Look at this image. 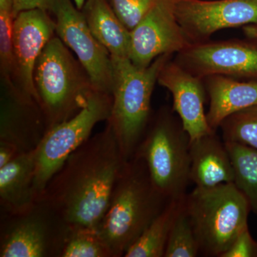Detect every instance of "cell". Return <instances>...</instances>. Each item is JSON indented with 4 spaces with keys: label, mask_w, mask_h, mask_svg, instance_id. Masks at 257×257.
Returning <instances> with one entry per match:
<instances>
[{
    "label": "cell",
    "mask_w": 257,
    "mask_h": 257,
    "mask_svg": "<svg viewBox=\"0 0 257 257\" xmlns=\"http://www.w3.org/2000/svg\"><path fill=\"white\" fill-rule=\"evenodd\" d=\"M243 31L248 38L257 41V24L245 25L243 26Z\"/></svg>",
    "instance_id": "f546056e"
},
{
    "label": "cell",
    "mask_w": 257,
    "mask_h": 257,
    "mask_svg": "<svg viewBox=\"0 0 257 257\" xmlns=\"http://www.w3.org/2000/svg\"><path fill=\"white\" fill-rule=\"evenodd\" d=\"M34 83L48 130L73 117L96 91L82 64L57 36L37 59Z\"/></svg>",
    "instance_id": "277c9868"
},
{
    "label": "cell",
    "mask_w": 257,
    "mask_h": 257,
    "mask_svg": "<svg viewBox=\"0 0 257 257\" xmlns=\"http://www.w3.org/2000/svg\"><path fill=\"white\" fill-rule=\"evenodd\" d=\"M184 207L204 256L221 257L248 228L249 205L234 183L187 193Z\"/></svg>",
    "instance_id": "8992f818"
},
{
    "label": "cell",
    "mask_w": 257,
    "mask_h": 257,
    "mask_svg": "<svg viewBox=\"0 0 257 257\" xmlns=\"http://www.w3.org/2000/svg\"><path fill=\"white\" fill-rule=\"evenodd\" d=\"M81 12L92 35L111 57L130 58V31L118 18L109 0H87Z\"/></svg>",
    "instance_id": "d6986e66"
},
{
    "label": "cell",
    "mask_w": 257,
    "mask_h": 257,
    "mask_svg": "<svg viewBox=\"0 0 257 257\" xmlns=\"http://www.w3.org/2000/svg\"><path fill=\"white\" fill-rule=\"evenodd\" d=\"M56 33L77 55L96 91L111 94L113 66L110 54L98 41L88 27L81 10L71 0H55Z\"/></svg>",
    "instance_id": "9c48e42d"
},
{
    "label": "cell",
    "mask_w": 257,
    "mask_h": 257,
    "mask_svg": "<svg viewBox=\"0 0 257 257\" xmlns=\"http://www.w3.org/2000/svg\"><path fill=\"white\" fill-rule=\"evenodd\" d=\"M169 202L155 188L142 159L126 161L97 227L113 257L124 256Z\"/></svg>",
    "instance_id": "7a4b0ae2"
},
{
    "label": "cell",
    "mask_w": 257,
    "mask_h": 257,
    "mask_svg": "<svg viewBox=\"0 0 257 257\" xmlns=\"http://www.w3.org/2000/svg\"><path fill=\"white\" fill-rule=\"evenodd\" d=\"M224 143L234 167V184L257 215V150L238 143Z\"/></svg>",
    "instance_id": "44dd1931"
},
{
    "label": "cell",
    "mask_w": 257,
    "mask_h": 257,
    "mask_svg": "<svg viewBox=\"0 0 257 257\" xmlns=\"http://www.w3.org/2000/svg\"><path fill=\"white\" fill-rule=\"evenodd\" d=\"M172 55H163L146 68L130 58L111 57L112 106L106 122L112 127L123 157L133 158L151 120L152 93L161 69Z\"/></svg>",
    "instance_id": "3957f363"
},
{
    "label": "cell",
    "mask_w": 257,
    "mask_h": 257,
    "mask_svg": "<svg viewBox=\"0 0 257 257\" xmlns=\"http://www.w3.org/2000/svg\"><path fill=\"white\" fill-rule=\"evenodd\" d=\"M190 179L196 187L210 188L234 183L231 157L216 132L190 141Z\"/></svg>",
    "instance_id": "2e32d148"
},
{
    "label": "cell",
    "mask_w": 257,
    "mask_h": 257,
    "mask_svg": "<svg viewBox=\"0 0 257 257\" xmlns=\"http://www.w3.org/2000/svg\"><path fill=\"white\" fill-rule=\"evenodd\" d=\"M223 140L257 150V105L231 115L221 123Z\"/></svg>",
    "instance_id": "cb8c5ba5"
},
{
    "label": "cell",
    "mask_w": 257,
    "mask_h": 257,
    "mask_svg": "<svg viewBox=\"0 0 257 257\" xmlns=\"http://www.w3.org/2000/svg\"><path fill=\"white\" fill-rule=\"evenodd\" d=\"M21 155L23 154L13 145L0 143V168L5 167Z\"/></svg>",
    "instance_id": "f1b7e54d"
},
{
    "label": "cell",
    "mask_w": 257,
    "mask_h": 257,
    "mask_svg": "<svg viewBox=\"0 0 257 257\" xmlns=\"http://www.w3.org/2000/svg\"><path fill=\"white\" fill-rule=\"evenodd\" d=\"M172 111L162 108L150 120L134 155L145 162L155 188L170 201L184 199L191 182L190 138Z\"/></svg>",
    "instance_id": "5b68a950"
},
{
    "label": "cell",
    "mask_w": 257,
    "mask_h": 257,
    "mask_svg": "<svg viewBox=\"0 0 257 257\" xmlns=\"http://www.w3.org/2000/svg\"><path fill=\"white\" fill-rule=\"evenodd\" d=\"M61 257H113L96 228L70 227Z\"/></svg>",
    "instance_id": "7402d4cb"
},
{
    "label": "cell",
    "mask_w": 257,
    "mask_h": 257,
    "mask_svg": "<svg viewBox=\"0 0 257 257\" xmlns=\"http://www.w3.org/2000/svg\"><path fill=\"white\" fill-rule=\"evenodd\" d=\"M126 160L111 125L72 152L41 195L70 227L96 228Z\"/></svg>",
    "instance_id": "6da1fadb"
},
{
    "label": "cell",
    "mask_w": 257,
    "mask_h": 257,
    "mask_svg": "<svg viewBox=\"0 0 257 257\" xmlns=\"http://www.w3.org/2000/svg\"><path fill=\"white\" fill-rule=\"evenodd\" d=\"M13 7H0V77L13 79Z\"/></svg>",
    "instance_id": "d4e9b609"
},
{
    "label": "cell",
    "mask_w": 257,
    "mask_h": 257,
    "mask_svg": "<svg viewBox=\"0 0 257 257\" xmlns=\"http://www.w3.org/2000/svg\"><path fill=\"white\" fill-rule=\"evenodd\" d=\"M35 169V150L20 155L0 168V214H19L33 205L37 200Z\"/></svg>",
    "instance_id": "ac0fdd59"
},
{
    "label": "cell",
    "mask_w": 257,
    "mask_h": 257,
    "mask_svg": "<svg viewBox=\"0 0 257 257\" xmlns=\"http://www.w3.org/2000/svg\"><path fill=\"white\" fill-rule=\"evenodd\" d=\"M157 0H109L118 18L130 31L133 30Z\"/></svg>",
    "instance_id": "484cf974"
},
{
    "label": "cell",
    "mask_w": 257,
    "mask_h": 257,
    "mask_svg": "<svg viewBox=\"0 0 257 257\" xmlns=\"http://www.w3.org/2000/svg\"><path fill=\"white\" fill-rule=\"evenodd\" d=\"M200 254L199 243L184 207V201L183 206L172 225L165 257H196Z\"/></svg>",
    "instance_id": "603a6c76"
},
{
    "label": "cell",
    "mask_w": 257,
    "mask_h": 257,
    "mask_svg": "<svg viewBox=\"0 0 257 257\" xmlns=\"http://www.w3.org/2000/svg\"><path fill=\"white\" fill-rule=\"evenodd\" d=\"M112 96L94 91L85 106L73 117L47 130L35 150V188L37 199L69 155L90 138L96 124L110 116Z\"/></svg>",
    "instance_id": "ba28073f"
},
{
    "label": "cell",
    "mask_w": 257,
    "mask_h": 257,
    "mask_svg": "<svg viewBox=\"0 0 257 257\" xmlns=\"http://www.w3.org/2000/svg\"><path fill=\"white\" fill-rule=\"evenodd\" d=\"M176 15L191 43L223 29L257 24V0H177Z\"/></svg>",
    "instance_id": "7c38bea8"
},
{
    "label": "cell",
    "mask_w": 257,
    "mask_h": 257,
    "mask_svg": "<svg viewBox=\"0 0 257 257\" xmlns=\"http://www.w3.org/2000/svg\"><path fill=\"white\" fill-rule=\"evenodd\" d=\"M204 79L189 72L172 58L159 74L157 82L173 98L172 111L177 113L190 141L214 133L204 111L206 89Z\"/></svg>",
    "instance_id": "9a60e30c"
},
{
    "label": "cell",
    "mask_w": 257,
    "mask_h": 257,
    "mask_svg": "<svg viewBox=\"0 0 257 257\" xmlns=\"http://www.w3.org/2000/svg\"><path fill=\"white\" fill-rule=\"evenodd\" d=\"M175 61L203 79L222 75L257 80V42L233 40L191 44L177 53Z\"/></svg>",
    "instance_id": "8fae6325"
},
{
    "label": "cell",
    "mask_w": 257,
    "mask_h": 257,
    "mask_svg": "<svg viewBox=\"0 0 257 257\" xmlns=\"http://www.w3.org/2000/svg\"><path fill=\"white\" fill-rule=\"evenodd\" d=\"M204 80L209 99L207 121L214 131L231 115L257 105V80L242 82L222 75Z\"/></svg>",
    "instance_id": "e0dca14e"
},
{
    "label": "cell",
    "mask_w": 257,
    "mask_h": 257,
    "mask_svg": "<svg viewBox=\"0 0 257 257\" xmlns=\"http://www.w3.org/2000/svg\"><path fill=\"white\" fill-rule=\"evenodd\" d=\"M221 257H257V241L249 232L243 230Z\"/></svg>",
    "instance_id": "4316f807"
},
{
    "label": "cell",
    "mask_w": 257,
    "mask_h": 257,
    "mask_svg": "<svg viewBox=\"0 0 257 257\" xmlns=\"http://www.w3.org/2000/svg\"><path fill=\"white\" fill-rule=\"evenodd\" d=\"M73 1L74 5L77 7V9L81 10L87 0H73Z\"/></svg>",
    "instance_id": "4dcf8cb0"
},
{
    "label": "cell",
    "mask_w": 257,
    "mask_h": 257,
    "mask_svg": "<svg viewBox=\"0 0 257 257\" xmlns=\"http://www.w3.org/2000/svg\"><path fill=\"white\" fill-rule=\"evenodd\" d=\"M70 226L42 199L28 210L0 214V256L61 257Z\"/></svg>",
    "instance_id": "52a82bcc"
},
{
    "label": "cell",
    "mask_w": 257,
    "mask_h": 257,
    "mask_svg": "<svg viewBox=\"0 0 257 257\" xmlns=\"http://www.w3.org/2000/svg\"><path fill=\"white\" fill-rule=\"evenodd\" d=\"M0 80V143L13 145L22 154L35 151L48 130L41 106L13 79Z\"/></svg>",
    "instance_id": "4fadbf2b"
},
{
    "label": "cell",
    "mask_w": 257,
    "mask_h": 257,
    "mask_svg": "<svg viewBox=\"0 0 257 257\" xmlns=\"http://www.w3.org/2000/svg\"><path fill=\"white\" fill-rule=\"evenodd\" d=\"M15 17L20 12L34 9L46 10L52 13L55 0H13Z\"/></svg>",
    "instance_id": "83f0119b"
},
{
    "label": "cell",
    "mask_w": 257,
    "mask_h": 257,
    "mask_svg": "<svg viewBox=\"0 0 257 257\" xmlns=\"http://www.w3.org/2000/svg\"><path fill=\"white\" fill-rule=\"evenodd\" d=\"M184 199L167 203L163 210L128 248L124 256L165 257L172 225L183 206Z\"/></svg>",
    "instance_id": "ffe728a7"
},
{
    "label": "cell",
    "mask_w": 257,
    "mask_h": 257,
    "mask_svg": "<svg viewBox=\"0 0 257 257\" xmlns=\"http://www.w3.org/2000/svg\"><path fill=\"white\" fill-rule=\"evenodd\" d=\"M55 20H52L46 10H25L15 17L13 81L23 92L39 103L34 83L35 64L47 44L55 36Z\"/></svg>",
    "instance_id": "5bb4252c"
},
{
    "label": "cell",
    "mask_w": 257,
    "mask_h": 257,
    "mask_svg": "<svg viewBox=\"0 0 257 257\" xmlns=\"http://www.w3.org/2000/svg\"><path fill=\"white\" fill-rule=\"evenodd\" d=\"M177 0H157L130 31L128 57L136 67L146 68L157 57L173 55L191 45L176 15Z\"/></svg>",
    "instance_id": "30bf717a"
}]
</instances>
